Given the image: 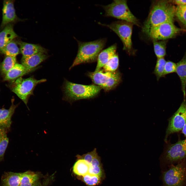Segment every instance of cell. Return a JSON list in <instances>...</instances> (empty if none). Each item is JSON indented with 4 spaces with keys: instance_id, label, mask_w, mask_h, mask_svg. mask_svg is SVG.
Segmentation results:
<instances>
[{
    "instance_id": "6da1fadb",
    "label": "cell",
    "mask_w": 186,
    "mask_h": 186,
    "mask_svg": "<svg viewBox=\"0 0 186 186\" xmlns=\"http://www.w3.org/2000/svg\"><path fill=\"white\" fill-rule=\"evenodd\" d=\"M176 7L169 1L158 0L153 2L142 30L145 33L151 28L167 22H173Z\"/></svg>"
},
{
    "instance_id": "7a4b0ae2",
    "label": "cell",
    "mask_w": 186,
    "mask_h": 186,
    "mask_svg": "<svg viewBox=\"0 0 186 186\" xmlns=\"http://www.w3.org/2000/svg\"><path fill=\"white\" fill-rule=\"evenodd\" d=\"M102 89L99 86L94 84L83 85L65 80L63 86L64 93L63 99L71 104L80 100L92 99L96 97Z\"/></svg>"
},
{
    "instance_id": "3957f363",
    "label": "cell",
    "mask_w": 186,
    "mask_h": 186,
    "mask_svg": "<svg viewBox=\"0 0 186 186\" xmlns=\"http://www.w3.org/2000/svg\"><path fill=\"white\" fill-rule=\"evenodd\" d=\"M78 50L76 56L71 69L74 67L83 63H89L97 60L98 56L105 47L106 42L105 38L93 41L82 42L77 40Z\"/></svg>"
},
{
    "instance_id": "277c9868",
    "label": "cell",
    "mask_w": 186,
    "mask_h": 186,
    "mask_svg": "<svg viewBox=\"0 0 186 186\" xmlns=\"http://www.w3.org/2000/svg\"><path fill=\"white\" fill-rule=\"evenodd\" d=\"M87 75L94 84L99 86L105 92L115 89L122 80L121 73L117 70L110 72L101 69L97 72H88Z\"/></svg>"
},
{
    "instance_id": "5b68a950",
    "label": "cell",
    "mask_w": 186,
    "mask_h": 186,
    "mask_svg": "<svg viewBox=\"0 0 186 186\" xmlns=\"http://www.w3.org/2000/svg\"><path fill=\"white\" fill-rule=\"evenodd\" d=\"M102 7L105 11V16L113 17L139 25L138 20L129 10L126 1L114 0L112 3Z\"/></svg>"
},
{
    "instance_id": "8992f818",
    "label": "cell",
    "mask_w": 186,
    "mask_h": 186,
    "mask_svg": "<svg viewBox=\"0 0 186 186\" xmlns=\"http://www.w3.org/2000/svg\"><path fill=\"white\" fill-rule=\"evenodd\" d=\"M46 81L45 79L37 80L33 76L26 79L19 78L13 82L11 86L12 91L21 99L27 106L30 96L33 95V91L38 84Z\"/></svg>"
},
{
    "instance_id": "52a82bcc",
    "label": "cell",
    "mask_w": 186,
    "mask_h": 186,
    "mask_svg": "<svg viewBox=\"0 0 186 186\" xmlns=\"http://www.w3.org/2000/svg\"><path fill=\"white\" fill-rule=\"evenodd\" d=\"M99 24L108 27L114 32L122 41L123 44V49L129 54L132 53L133 24L123 21H115L108 24L100 23Z\"/></svg>"
},
{
    "instance_id": "ba28073f",
    "label": "cell",
    "mask_w": 186,
    "mask_h": 186,
    "mask_svg": "<svg viewBox=\"0 0 186 186\" xmlns=\"http://www.w3.org/2000/svg\"><path fill=\"white\" fill-rule=\"evenodd\" d=\"M165 186H183L186 184V164L181 161L172 165L163 174Z\"/></svg>"
},
{
    "instance_id": "9c48e42d",
    "label": "cell",
    "mask_w": 186,
    "mask_h": 186,
    "mask_svg": "<svg viewBox=\"0 0 186 186\" xmlns=\"http://www.w3.org/2000/svg\"><path fill=\"white\" fill-rule=\"evenodd\" d=\"M186 123V101L185 98H184L179 109L168 119L164 139L165 142L167 141L170 135L182 131Z\"/></svg>"
},
{
    "instance_id": "30bf717a",
    "label": "cell",
    "mask_w": 186,
    "mask_h": 186,
    "mask_svg": "<svg viewBox=\"0 0 186 186\" xmlns=\"http://www.w3.org/2000/svg\"><path fill=\"white\" fill-rule=\"evenodd\" d=\"M182 30L176 27L173 22H167L151 28L146 34L153 40H164L173 37Z\"/></svg>"
},
{
    "instance_id": "8fae6325",
    "label": "cell",
    "mask_w": 186,
    "mask_h": 186,
    "mask_svg": "<svg viewBox=\"0 0 186 186\" xmlns=\"http://www.w3.org/2000/svg\"><path fill=\"white\" fill-rule=\"evenodd\" d=\"M165 143L164 155L166 160L172 163L186 159V138L174 144L168 140Z\"/></svg>"
},
{
    "instance_id": "7c38bea8",
    "label": "cell",
    "mask_w": 186,
    "mask_h": 186,
    "mask_svg": "<svg viewBox=\"0 0 186 186\" xmlns=\"http://www.w3.org/2000/svg\"><path fill=\"white\" fill-rule=\"evenodd\" d=\"M2 14V20L0 26L1 28L2 29L6 25L18 19L13 1L6 0L3 1Z\"/></svg>"
},
{
    "instance_id": "4fadbf2b",
    "label": "cell",
    "mask_w": 186,
    "mask_h": 186,
    "mask_svg": "<svg viewBox=\"0 0 186 186\" xmlns=\"http://www.w3.org/2000/svg\"><path fill=\"white\" fill-rule=\"evenodd\" d=\"M14 99L11 100V104L8 109L4 108L0 109V127L7 132L10 130L12 123V117L15 112L18 104L14 105Z\"/></svg>"
},
{
    "instance_id": "5bb4252c",
    "label": "cell",
    "mask_w": 186,
    "mask_h": 186,
    "mask_svg": "<svg viewBox=\"0 0 186 186\" xmlns=\"http://www.w3.org/2000/svg\"><path fill=\"white\" fill-rule=\"evenodd\" d=\"M38 68L29 69L22 64L16 63L5 75L4 80L13 82L22 76L35 70Z\"/></svg>"
},
{
    "instance_id": "9a60e30c",
    "label": "cell",
    "mask_w": 186,
    "mask_h": 186,
    "mask_svg": "<svg viewBox=\"0 0 186 186\" xmlns=\"http://www.w3.org/2000/svg\"><path fill=\"white\" fill-rule=\"evenodd\" d=\"M117 45L114 44L102 50L99 53L97 59V63L95 72L99 71L103 68L116 52Z\"/></svg>"
},
{
    "instance_id": "2e32d148",
    "label": "cell",
    "mask_w": 186,
    "mask_h": 186,
    "mask_svg": "<svg viewBox=\"0 0 186 186\" xmlns=\"http://www.w3.org/2000/svg\"><path fill=\"white\" fill-rule=\"evenodd\" d=\"M48 57L46 53L41 52L29 57H22L21 62V64L26 68L33 69L37 67L38 65L46 59Z\"/></svg>"
},
{
    "instance_id": "e0dca14e",
    "label": "cell",
    "mask_w": 186,
    "mask_h": 186,
    "mask_svg": "<svg viewBox=\"0 0 186 186\" xmlns=\"http://www.w3.org/2000/svg\"><path fill=\"white\" fill-rule=\"evenodd\" d=\"M17 36L11 24L5 26L0 32V52L7 44Z\"/></svg>"
},
{
    "instance_id": "ac0fdd59",
    "label": "cell",
    "mask_w": 186,
    "mask_h": 186,
    "mask_svg": "<svg viewBox=\"0 0 186 186\" xmlns=\"http://www.w3.org/2000/svg\"><path fill=\"white\" fill-rule=\"evenodd\" d=\"M20 51L22 57H26L42 52L46 53V50L40 45L21 42L19 43Z\"/></svg>"
},
{
    "instance_id": "d6986e66",
    "label": "cell",
    "mask_w": 186,
    "mask_h": 186,
    "mask_svg": "<svg viewBox=\"0 0 186 186\" xmlns=\"http://www.w3.org/2000/svg\"><path fill=\"white\" fill-rule=\"evenodd\" d=\"M23 173L6 172L2 176L1 186H19Z\"/></svg>"
},
{
    "instance_id": "ffe728a7",
    "label": "cell",
    "mask_w": 186,
    "mask_h": 186,
    "mask_svg": "<svg viewBox=\"0 0 186 186\" xmlns=\"http://www.w3.org/2000/svg\"><path fill=\"white\" fill-rule=\"evenodd\" d=\"M39 175L31 171L23 173L19 186H41Z\"/></svg>"
},
{
    "instance_id": "44dd1931",
    "label": "cell",
    "mask_w": 186,
    "mask_h": 186,
    "mask_svg": "<svg viewBox=\"0 0 186 186\" xmlns=\"http://www.w3.org/2000/svg\"><path fill=\"white\" fill-rule=\"evenodd\" d=\"M176 72L179 77L181 83L184 98H185L186 88V54L176 64Z\"/></svg>"
},
{
    "instance_id": "7402d4cb",
    "label": "cell",
    "mask_w": 186,
    "mask_h": 186,
    "mask_svg": "<svg viewBox=\"0 0 186 186\" xmlns=\"http://www.w3.org/2000/svg\"><path fill=\"white\" fill-rule=\"evenodd\" d=\"M90 168L89 164L84 160L78 159L73 167V171L76 175L83 176L88 174Z\"/></svg>"
},
{
    "instance_id": "603a6c76",
    "label": "cell",
    "mask_w": 186,
    "mask_h": 186,
    "mask_svg": "<svg viewBox=\"0 0 186 186\" xmlns=\"http://www.w3.org/2000/svg\"><path fill=\"white\" fill-rule=\"evenodd\" d=\"M16 57L6 56L0 64V70L5 75L17 63Z\"/></svg>"
},
{
    "instance_id": "cb8c5ba5",
    "label": "cell",
    "mask_w": 186,
    "mask_h": 186,
    "mask_svg": "<svg viewBox=\"0 0 186 186\" xmlns=\"http://www.w3.org/2000/svg\"><path fill=\"white\" fill-rule=\"evenodd\" d=\"M20 52L17 43L13 40L7 44L0 52L6 56L16 57Z\"/></svg>"
},
{
    "instance_id": "d4e9b609",
    "label": "cell",
    "mask_w": 186,
    "mask_h": 186,
    "mask_svg": "<svg viewBox=\"0 0 186 186\" xmlns=\"http://www.w3.org/2000/svg\"><path fill=\"white\" fill-rule=\"evenodd\" d=\"M7 132L0 127V162L3 159L4 154L9 143Z\"/></svg>"
},
{
    "instance_id": "484cf974",
    "label": "cell",
    "mask_w": 186,
    "mask_h": 186,
    "mask_svg": "<svg viewBox=\"0 0 186 186\" xmlns=\"http://www.w3.org/2000/svg\"><path fill=\"white\" fill-rule=\"evenodd\" d=\"M153 41L154 52L157 58H164L166 54L165 41L154 40Z\"/></svg>"
},
{
    "instance_id": "4316f807",
    "label": "cell",
    "mask_w": 186,
    "mask_h": 186,
    "mask_svg": "<svg viewBox=\"0 0 186 186\" xmlns=\"http://www.w3.org/2000/svg\"><path fill=\"white\" fill-rule=\"evenodd\" d=\"M166 61L164 58H157L153 73L158 81L160 78L164 77L165 65Z\"/></svg>"
},
{
    "instance_id": "83f0119b",
    "label": "cell",
    "mask_w": 186,
    "mask_h": 186,
    "mask_svg": "<svg viewBox=\"0 0 186 186\" xmlns=\"http://www.w3.org/2000/svg\"><path fill=\"white\" fill-rule=\"evenodd\" d=\"M119 64V56L116 53L103 67V69L106 71L114 72L117 71Z\"/></svg>"
},
{
    "instance_id": "f1b7e54d",
    "label": "cell",
    "mask_w": 186,
    "mask_h": 186,
    "mask_svg": "<svg viewBox=\"0 0 186 186\" xmlns=\"http://www.w3.org/2000/svg\"><path fill=\"white\" fill-rule=\"evenodd\" d=\"M175 16L186 27V4L177 5L176 7Z\"/></svg>"
},
{
    "instance_id": "f546056e",
    "label": "cell",
    "mask_w": 186,
    "mask_h": 186,
    "mask_svg": "<svg viewBox=\"0 0 186 186\" xmlns=\"http://www.w3.org/2000/svg\"><path fill=\"white\" fill-rule=\"evenodd\" d=\"M82 177L83 181L89 186H94L98 184L100 182L101 177L89 173Z\"/></svg>"
},
{
    "instance_id": "4dcf8cb0",
    "label": "cell",
    "mask_w": 186,
    "mask_h": 186,
    "mask_svg": "<svg viewBox=\"0 0 186 186\" xmlns=\"http://www.w3.org/2000/svg\"><path fill=\"white\" fill-rule=\"evenodd\" d=\"M98 155L96 149L95 148L92 151L84 154L82 156L78 155L76 157L78 159H84L90 165L93 159Z\"/></svg>"
},
{
    "instance_id": "1f68e13d",
    "label": "cell",
    "mask_w": 186,
    "mask_h": 186,
    "mask_svg": "<svg viewBox=\"0 0 186 186\" xmlns=\"http://www.w3.org/2000/svg\"><path fill=\"white\" fill-rule=\"evenodd\" d=\"M176 64L170 61L166 62L165 68L164 76L167 74L176 72Z\"/></svg>"
},
{
    "instance_id": "d6a6232c",
    "label": "cell",
    "mask_w": 186,
    "mask_h": 186,
    "mask_svg": "<svg viewBox=\"0 0 186 186\" xmlns=\"http://www.w3.org/2000/svg\"><path fill=\"white\" fill-rule=\"evenodd\" d=\"M90 166L89 173L101 177L103 175V171L101 166Z\"/></svg>"
},
{
    "instance_id": "836d02e7",
    "label": "cell",
    "mask_w": 186,
    "mask_h": 186,
    "mask_svg": "<svg viewBox=\"0 0 186 186\" xmlns=\"http://www.w3.org/2000/svg\"><path fill=\"white\" fill-rule=\"evenodd\" d=\"M100 157L97 155L92 160L89 165L95 166H101Z\"/></svg>"
},
{
    "instance_id": "e575fe53",
    "label": "cell",
    "mask_w": 186,
    "mask_h": 186,
    "mask_svg": "<svg viewBox=\"0 0 186 186\" xmlns=\"http://www.w3.org/2000/svg\"><path fill=\"white\" fill-rule=\"evenodd\" d=\"M171 3L176 4L177 5H183L186 4V0H175L172 1Z\"/></svg>"
},
{
    "instance_id": "d590c367",
    "label": "cell",
    "mask_w": 186,
    "mask_h": 186,
    "mask_svg": "<svg viewBox=\"0 0 186 186\" xmlns=\"http://www.w3.org/2000/svg\"><path fill=\"white\" fill-rule=\"evenodd\" d=\"M182 132L184 136L186 137V123L185 125L182 130Z\"/></svg>"
},
{
    "instance_id": "8d00e7d4",
    "label": "cell",
    "mask_w": 186,
    "mask_h": 186,
    "mask_svg": "<svg viewBox=\"0 0 186 186\" xmlns=\"http://www.w3.org/2000/svg\"><path fill=\"white\" fill-rule=\"evenodd\" d=\"M50 180L49 179H47L46 181L41 186H46L49 183V182Z\"/></svg>"
},
{
    "instance_id": "74e56055",
    "label": "cell",
    "mask_w": 186,
    "mask_h": 186,
    "mask_svg": "<svg viewBox=\"0 0 186 186\" xmlns=\"http://www.w3.org/2000/svg\"><path fill=\"white\" fill-rule=\"evenodd\" d=\"M182 31L186 32V29H183Z\"/></svg>"
}]
</instances>
